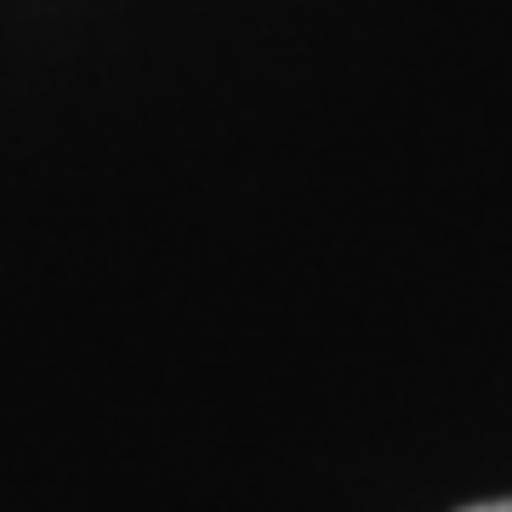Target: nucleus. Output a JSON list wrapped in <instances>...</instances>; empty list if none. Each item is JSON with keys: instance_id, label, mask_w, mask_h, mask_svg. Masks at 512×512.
Masks as SVG:
<instances>
[{"instance_id": "f257e3e1", "label": "nucleus", "mask_w": 512, "mask_h": 512, "mask_svg": "<svg viewBox=\"0 0 512 512\" xmlns=\"http://www.w3.org/2000/svg\"><path fill=\"white\" fill-rule=\"evenodd\" d=\"M467 512H512V501H484V507H467Z\"/></svg>"}]
</instances>
